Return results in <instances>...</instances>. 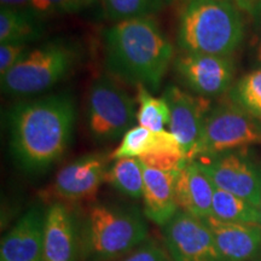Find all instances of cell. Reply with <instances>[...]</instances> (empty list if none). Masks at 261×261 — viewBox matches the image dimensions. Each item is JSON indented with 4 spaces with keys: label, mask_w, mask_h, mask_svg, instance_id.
<instances>
[{
    "label": "cell",
    "mask_w": 261,
    "mask_h": 261,
    "mask_svg": "<svg viewBox=\"0 0 261 261\" xmlns=\"http://www.w3.org/2000/svg\"><path fill=\"white\" fill-rule=\"evenodd\" d=\"M107 160L102 155H86L68 163L57 173L42 197L60 203H81L96 198L106 181Z\"/></svg>",
    "instance_id": "cell-9"
},
{
    "label": "cell",
    "mask_w": 261,
    "mask_h": 261,
    "mask_svg": "<svg viewBox=\"0 0 261 261\" xmlns=\"http://www.w3.org/2000/svg\"><path fill=\"white\" fill-rule=\"evenodd\" d=\"M120 261H172L169 254L152 241H145Z\"/></svg>",
    "instance_id": "cell-27"
},
{
    "label": "cell",
    "mask_w": 261,
    "mask_h": 261,
    "mask_svg": "<svg viewBox=\"0 0 261 261\" xmlns=\"http://www.w3.org/2000/svg\"><path fill=\"white\" fill-rule=\"evenodd\" d=\"M215 188L243 198L256 207L261 202V171L249 159L237 152L201 156L194 160Z\"/></svg>",
    "instance_id": "cell-8"
},
{
    "label": "cell",
    "mask_w": 261,
    "mask_h": 261,
    "mask_svg": "<svg viewBox=\"0 0 261 261\" xmlns=\"http://www.w3.org/2000/svg\"><path fill=\"white\" fill-rule=\"evenodd\" d=\"M103 39L106 65L114 76L148 90L159 89L174 50L154 18L116 22Z\"/></svg>",
    "instance_id": "cell-2"
},
{
    "label": "cell",
    "mask_w": 261,
    "mask_h": 261,
    "mask_svg": "<svg viewBox=\"0 0 261 261\" xmlns=\"http://www.w3.org/2000/svg\"><path fill=\"white\" fill-rule=\"evenodd\" d=\"M0 5H2V8L29 10L31 11L32 0H0Z\"/></svg>",
    "instance_id": "cell-29"
},
{
    "label": "cell",
    "mask_w": 261,
    "mask_h": 261,
    "mask_svg": "<svg viewBox=\"0 0 261 261\" xmlns=\"http://www.w3.org/2000/svg\"><path fill=\"white\" fill-rule=\"evenodd\" d=\"M163 237L172 261H224L204 220L182 211L163 226Z\"/></svg>",
    "instance_id": "cell-10"
},
{
    "label": "cell",
    "mask_w": 261,
    "mask_h": 261,
    "mask_svg": "<svg viewBox=\"0 0 261 261\" xmlns=\"http://www.w3.org/2000/svg\"><path fill=\"white\" fill-rule=\"evenodd\" d=\"M81 233L73 213L54 202L44 215V261H77Z\"/></svg>",
    "instance_id": "cell-13"
},
{
    "label": "cell",
    "mask_w": 261,
    "mask_h": 261,
    "mask_svg": "<svg viewBox=\"0 0 261 261\" xmlns=\"http://www.w3.org/2000/svg\"><path fill=\"white\" fill-rule=\"evenodd\" d=\"M174 68L189 89L205 98L226 92L233 80V63L225 56L182 52Z\"/></svg>",
    "instance_id": "cell-12"
},
{
    "label": "cell",
    "mask_w": 261,
    "mask_h": 261,
    "mask_svg": "<svg viewBox=\"0 0 261 261\" xmlns=\"http://www.w3.org/2000/svg\"><path fill=\"white\" fill-rule=\"evenodd\" d=\"M137 93L140 104L139 110L137 112V121L139 126L152 132L165 129V126L169 125L171 120V112L165 98L154 97L143 85L137 86Z\"/></svg>",
    "instance_id": "cell-22"
},
{
    "label": "cell",
    "mask_w": 261,
    "mask_h": 261,
    "mask_svg": "<svg viewBox=\"0 0 261 261\" xmlns=\"http://www.w3.org/2000/svg\"><path fill=\"white\" fill-rule=\"evenodd\" d=\"M79 52L70 42L56 39L27 51L21 61L2 76V90L21 97L47 91L67 76L76 63Z\"/></svg>",
    "instance_id": "cell-5"
},
{
    "label": "cell",
    "mask_w": 261,
    "mask_h": 261,
    "mask_svg": "<svg viewBox=\"0 0 261 261\" xmlns=\"http://www.w3.org/2000/svg\"><path fill=\"white\" fill-rule=\"evenodd\" d=\"M203 220L224 261H248L260 250L261 226L259 224L230 223L212 215Z\"/></svg>",
    "instance_id": "cell-15"
},
{
    "label": "cell",
    "mask_w": 261,
    "mask_h": 261,
    "mask_svg": "<svg viewBox=\"0 0 261 261\" xmlns=\"http://www.w3.org/2000/svg\"><path fill=\"white\" fill-rule=\"evenodd\" d=\"M148 238V227L137 208L94 204L81 232V250L91 261H113L130 253Z\"/></svg>",
    "instance_id": "cell-4"
},
{
    "label": "cell",
    "mask_w": 261,
    "mask_h": 261,
    "mask_svg": "<svg viewBox=\"0 0 261 261\" xmlns=\"http://www.w3.org/2000/svg\"><path fill=\"white\" fill-rule=\"evenodd\" d=\"M233 4L238 10H242L250 15H256L261 12V0H227Z\"/></svg>",
    "instance_id": "cell-28"
},
{
    "label": "cell",
    "mask_w": 261,
    "mask_h": 261,
    "mask_svg": "<svg viewBox=\"0 0 261 261\" xmlns=\"http://www.w3.org/2000/svg\"><path fill=\"white\" fill-rule=\"evenodd\" d=\"M162 97L171 112L169 130L177 138L188 161H192L204 121L211 112L210 100L189 93L175 85H169Z\"/></svg>",
    "instance_id": "cell-11"
},
{
    "label": "cell",
    "mask_w": 261,
    "mask_h": 261,
    "mask_svg": "<svg viewBox=\"0 0 261 261\" xmlns=\"http://www.w3.org/2000/svg\"><path fill=\"white\" fill-rule=\"evenodd\" d=\"M106 181L128 197H143L144 166L139 159H117L114 161L112 167L107 169Z\"/></svg>",
    "instance_id": "cell-20"
},
{
    "label": "cell",
    "mask_w": 261,
    "mask_h": 261,
    "mask_svg": "<svg viewBox=\"0 0 261 261\" xmlns=\"http://www.w3.org/2000/svg\"><path fill=\"white\" fill-rule=\"evenodd\" d=\"M44 215L32 208L15 224L2 241L0 261H44Z\"/></svg>",
    "instance_id": "cell-14"
},
{
    "label": "cell",
    "mask_w": 261,
    "mask_h": 261,
    "mask_svg": "<svg viewBox=\"0 0 261 261\" xmlns=\"http://www.w3.org/2000/svg\"><path fill=\"white\" fill-rule=\"evenodd\" d=\"M144 166V214L160 226H166L177 214L175 178L178 171H160Z\"/></svg>",
    "instance_id": "cell-17"
},
{
    "label": "cell",
    "mask_w": 261,
    "mask_h": 261,
    "mask_svg": "<svg viewBox=\"0 0 261 261\" xmlns=\"http://www.w3.org/2000/svg\"><path fill=\"white\" fill-rule=\"evenodd\" d=\"M166 2H172V0H166Z\"/></svg>",
    "instance_id": "cell-32"
},
{
    "label": "cell",
    "mask_w": 261,
    "mask_h": 261,
    "mask_svg": "<svg viewBox=\"0 0 261 261\" xmlns=\"http://www.w3.org/2000/svg\"><path fill=\"white\" fill-rule=\"evenodd\" d=\"M214 184L196 161H188L175 178V202L178 210L200 219L212 215Z\"/></svg>",
    "instance_id": "cell-16"
},
{
    "label": "cell",
    "mask_w": 261,
    "mask_h": 261,
    "mask_svg": "<svg viewBox=\"0 0 261 261\" xmlns=\"http://www.w3.org/2000/svg\"><path fill=\"white\" fill-rule=\"evenodd\" d=\"M259 225L261 226V202L259 204Z\"/></svg>",
    "instance_id": "cell-31"
},
{
    "label": "cell",
    "mask_w": 261,
    "mask_h": 261,
    "mask_svg": "<svg viewBox=\"0 0 261 261\" xmlns=\"http://www.w3.org/2000/svg\"><path fill=\"white\" fill-rule=\"evenodd\" d=\"M212 217L230 223L259 224V207L231 192L215 188Z\"/></svg>",
    "instance_id": "cell-21"
},
{
    "label": "cell",
    "mask_w": 261,
    "mask_h": 261,
    "mask_svg": "<svg viewBox=\"0 0 261 261\" xmlns=\"http://www.w3.org/2000/svg\"><path fill=\"white\" fill-rule=\"evenodd\" d=\"M28 51L25 42H4L0 46V76H4L8 71L21 61Z\"/></svg>",
    "instance_id": "cell-26"
},
{
    "label": "cell",
    "mask_w": 261,
    "mask_h": 261,
    "mask_svg": "<svg viewBox=\"0 0 261 261\" xmlns=\"http://www.w3.org/2000/svg\"><path fill=\"white\" fill-rule=\"evenodd\" d=\"M42 19L29 10L2 8L0 10V42H25L41 37Z\"/></svg>",
    "instance_id": "cell-19"
},
{
    "label": "cell",
    "mask_w": 261,
    "mask_h": 261,
    "mask_svg": "<svg viewBox=\"0 0 261 261\" xmlns=\"http://www.w3.org/2000/svg\"><path fill=\"white\" fill-rule=\"evenodd\" d=\"M76 106L69 93L21 102L8 114L10 148L27 173H41L57 162L70 144Z\"/></svg>",
    "instance_id": "cell-1"
},
{
    "label": "cell",
    "mask_w": 261,
    "mask_h": 261,
    "mask_svg": "<svg viewBox=\"0 0 261 261\" xmlns=\"http://www.w3.org/2000/svg\"><path fill=\"white\" fill-rule=\"evenodd\" d=\"M231 99L255 119L261 120V67L238 81L231 92Z\"/></svg>",
    "instance_id": "cell-23"
},
{
    "label": "cell",
    "mask_w": 261,
    "mask_h": 261,
    "mask_svg": "<svg viewBox=\"0 0 261 261\" xmlns=\"http://www.w3.org/2000/svg\"><path fill=\"white\" fill-rule=\"evenodd\" d=\"M244 37L240 10L227 0H188L178 22L182 52L228 57Z\"/></svg>",
    "instance_id": "cell-3"
},
{
    "label": "cell",
    "mask_w": 261,
    "mask_h": 261,
    "mask_svg": "<svg viewBox=\"0 0 261 261\" xmlns=\"http://www.w3.org/2000/svg\"><path fill=\"white\" fill-rule=\"evenodd\" d=\"M87 126L99 142L125 136L136 117L135 100L108 76H100L91 86L87 98Z\"/></svg>",
    "instance_id": "cell-7"
},
{
    "label": "cell",
    "mask_w": 261,
    "mask_h": 261,
    "mask_svg": "<svg viewBox=\"0 0 261 261\" xmlns=\"http://www.w3.org/2000/svg\"><path fill=\"white\" fill-rule=\"evenodd\" d=\"M165 151L180 152L184 155L180 144L171 130L163 129L160 132H152V130L138 125L130 127L127 130L125 136L122 137L120 145L110 155V159H139L144 155Z\"/></svg>",
    "instance_id": "cell-18"
},
{
    "label": "cell",
    "mask_w": 261,
    "mask_h": 261,
    "mask_svg": "<svg viewBox=\"0 0 261 261\" xmlns=\"http://www.w3.org/2000/svg\"><path fill=\"white\" fill-rule=\"evenodd\" d=\"M257 60L261 62V39L259 42V47H257Z\"/></svg>",
    "instance_id": "cell-30"
},
{
    "label": "cell",
    "mask_w": 261,
    "mask_h": 261,
    "mask_svg": "<svg viewBox=\"0 0 261 261\" xmlns=\"http://www.w3.org/2000/svg\"><path fill=\"white\" fill-rule=\"evenodd\" d=\"M261 143V125L236 103H224L208 114L194 159L214 156Z\"/></svg>",
    "instance_id": "cell-6"
},
{
    "label": "cell",
    "mask_w": 261,
    "mask_h": 261,
    "mask_svg": "<svg viewBox=\"0 0 261 261\" xmlns=\"http://www.w3.org/2000/svg\"><path fill=\"white\" fill-rule=\"evenodd\" d=\"M94 0H32L31 11L44 19L46 16L75 14Z\"/></svg>",
    "instance_id": "cell-25"
},
{
    "label": "cell",
    "mask_w": 261,
    "mask_h": 261,
    "mask_svg": "<svg viewBox=\"0 0 261 261\" xmlns=\"http://www.w3.org/2000/svg\"><path fill=\"white\" fill-rule=\"evenodd\" d=\"M162 0H103L104 12L112 21L148 17L161 6Z\"/></svg>",
    "instance_id": "cell-24"
}]
</instances>
